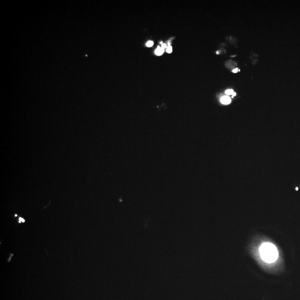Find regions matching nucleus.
I'll use <instances>...</instances> for the list:
<instances>
[{
	"label": "nucleus",
	"mask_w": 300,
	"mask_h": 300,
	"mask_svg": "<svg viewBox=\"0 0 300 300\" xmlns=\"http://www.w3.org/2000/svg\"><path fill=\"white\" fill-rule=\"evenodd\" d=\"M153 45V42L152 41H149L147 42L146 44V46H147L148 47H152Z\"/></svg>",
	"instance_id": "423d86ee"
},
{
	"label": "nucleus",
	"mask_w": 300,
	"mask_h": 300,
	"mask_svg": "<svg viewBox=\"0 0 300 300\" xmlns=\"http://www.w3.org/2000/svg\"><path fill=\"white\" fill-rule=\"evenodd\" d=\"M231 100L229 96H223L221 98V102L224 105H228L231 103Z\"/></svg>",
	"instance_id": "f03ea898"
},
{
	"label": "nucleus",
	"mask_w": 300,
	"mask_h": 300,
	"mask_svg": "<svg viewBox=\"0 0 300 300\" xmlns=\"http://www.w3.org/2000/svg\"><path fill=\"white\" fill-rule=\"evenodd\" d=\"M238 68H235V69H234V70H233V73H237V72H238Z\"/></svg>",
	"instance_id": "6e6552de"
},
{
	"label": "nucleus",
	"mask_w": 300,
	"mask_h": 300,
	"mask_svg": "<svg viewBox=\"0 0 300 300\" xmlns=\"http://www.w3.org/2000/svg\"><path fill=\"white\" fill-rule=\"evenodd\" d=\"M236 95V92H234L233 93V94H232V96H233V97H234V96H235Z\"/></svg>",
	"instance_id": "1a4fd4ad"
},
{
	"label": "nucleus",
	"mask_w": 300,
	"mask_h": 300,
	"mask_svg": "<svg viewBox=\"0 0 300 300\" xmlns=\"http://www.w3.org/2000/svg\"><path fill=\"white\" fill-rule=\"evenodd\" d=\"M166 52L168 53H171L172 52V48L171 46H168L167 48V50H166Z\"/></svg>",
	"instance_id": "39448f33"
},
{
	"label": "nucleus",
	"mask_w": 300,
	"mask_h": 300,
	"mask_svg": "<svg viewBox=\"0 0 300 300\" xmlns=\"http://www.w3.org/2000/svg\"><path fill=\"white\" fill-rule=\"evenodd\" d=\"M260 256L262 260L267 263L276 261L279 256V252L276 246L271 243H265L260 248Z\"/></svg>",
	"instance_id": "f257e3e1"
},
{
	"label": "nucleus",
	"mask_w": 300,
	"mask_h": 300,
	"mask_svg": "<svg viewBox=\"0 0 300 300\" xmlns=\"http://www.w3.org/2000/svg\"><path fill=\"white\" fill-rule=\"evenodd\" d=\"M164 52V49H163L162 47L158 46L157 48L155 50V54L157 56H161Z\"/></svg>",
	"instance_id": "7ed1b4c3"
},
{
	"label": "nucleus",
	"mask_w": 300,
	"mask_h": 300,
	"mask_svg": "<svg viewBox=\"0 0 300 300\" xmlns=\"http://www.w3.org/2000/svg\"><path fill=\"white\" fill-rule=\"evenodd\" d=\"M167 44H162V45H161V47H162L163 49H165L166 48H167Z\"/></svg>",
	"instance_id": "0eeeda50"
},
{
	"label": "nucleus",
	"mask_w": 300,
	"mask_h": 300,
	"mask_svg": "<svg viewBox=\"0 0 300 300\" xmlns=\"http://www.w3.org/2000/svg\"><path fill=\"white\" fill-rule=\"evenodd\" d=\"M233 92H234V91H233V90H227L225 92V93H226V94L227 95H232Z\"/></svg>",
	"instance_id": "20e7f679"
}]
</instances>
